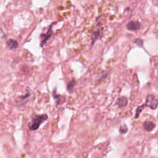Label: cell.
<instances>
[{"label":"cell","mask_w":158,"mask_h":158,"mask_svg":"<svg viewBox=\"0 0 158 158\" xmlns=\"http://www.w3.org/2000/svg\"><path fill=\"white\" fill-rule=\"evenodd\" d=\"M135 43H136L137 46H143V41L142 40H140V39H136V40H135Z\"/></svg>","instance_id":"obj_13"},{"label":"cell","mask_w":158,"mask_h":158,"mask_svg":"<svg viewBox=\"0 0 158 158\" xmlns=\"http://www.w3.org/2000/svg\"><path fill=\"white\" fill-rule=\"evenodd\" d=\"M128 103V99L125 97H119L117 100V102H116V104L119 106V108H123L125 107V106Z\"/></svg>","instance_id":"obj_9"},{"label":"cell","mask_w":158,"mask_h":158,"mask_svg":"<svg viewBox=\"0 0 158 158\" xmlns=\"http://www.w3.org/2000/svg\"><path fill=\"white\" fill-rule=\"evenodd\" d=\"M141 23L139 21H130L129 23H127L126 28L128 30L130 31H135L138 30L140 29Z\"/></svg>","instance_id":"obj_4"},{"label":"cell","mask_w":158,"mask_h":158,"mask_svg":"<svg viewBox=\"0 0 158 158\" xmlns=\"http://www.w3.org/2000/svg\"><path fill=\"white\" fill-rule=\"evenodd\" d=\"M119 133L120 134H125V133H127V131H128V127H127V126L125 124L122 125V126L120 127V128H119Z\"/></svg>","instance_id":"obj_11"},{"label":"cell","mask_w":158,"mask_h":158,"mask_svg":"<svg viewBox=\"0 0 158 158\" xmlns=\"http://www.w3.org/2000/svg\"><path fill=\"white\" fill-rule=\"evenodd\" d=\"M102 35V28L99 26L94 31H93L92 35H91V40H92V43H91V46L95 43L96 40L100 38V36Z\"/></svg>","instance_id":"obj_6"},{"label":"cell","mask_w":158,"mask_h":158,"mask_svg":"<svg viewBox=\"0 0 158 158\" xmlns=\"http://www.w3.org/2000/svg\"><path fill=\"white\" fill-rule=\"evenodd\" d=\"M29 96H30V94H29V93H27V94H26V95H23V96H20V97H19V100H20L21 103H23V100H26V99H28L29 97Z\"/></svg>","instance_id":"obj_12"},{"label":"cell","mask_w":158,"mask_h":158,"mask_svg":"<svg viewBox=\"0 0 158 158\" xmlns=\"http://www.w3.org/2000/svg\"><path fill=\"white\" fill-rule=\"evenodd\" d=\"M143 129L145 130L147 132H151L153 129L155 128L156 125H155L154 123L151 121H145L143 124Z\"/></svg>","instance_id":"obj_8"},{"label":"cell","mask_w":158,"mask_h":158,"mask_svg":"<svg viewBox=\"0 0 158 158\" xmlns=\"http://www.w3.org/2000/svg\"><path fill=\"white\" fill-rule=\"evenodd\" d=\"M6 46H7L8 49H15L18 48L19 43L15 40L9 39V40H8V41L6 42Z\"/></svg>","instance_id":"obj_7"},{"label":"cell","mask_w":158,"mask_h":158,"mask_svg":"<svg viewBox=\"0 0 158 158\" xmlns=\"http://www.w3.org/2000/svg\"><path fill=\"white\" fill-rule=\"evenodd\" d=\"M48 119V117L46 114H43V115H37L34 116L33 118L32 122L30 123H29V129L30 131H36V130L38 129L40 127V125L43 123V122L46 121Z\"/></svg>","instance_id":"obj_2"},{"label":"cell","mask_w":158,"mask_h":158,"mask_svg":"<svg viewBox=\"0 0 158 158\" xmlns=\"http://www.w3.org/2000/svg\"><path fill=\"white\" fill-rule=\"evenodd\" d=\"M150 108L152 110H155L158 106V100L154 97L153 95H148L146 99V102L144 104L141 105V106H138L137 109L136 110V115H135V118L137 119L139 117V114L142 112L144 107Z\"/></svg>","instance_id":"obj_1"},{"label":"cell","mask_w":158,"mask_h":158,"mask_svg":"<svg viewBox=\"0 0 158 158\" xmlns=\"http://www.w3.org/2000/svg\"><path fill=\"white\" fill-rule=\"evenodd\" d=\"M76 85V80L74 79H72V80H70L68 83V85H67V89L68 90L69 93H72L73 90L74 89V86Z\"/></svg>","instance_id":"obj_10"},{"label":"cell","mask_w":158,"mask_h":158,"mask_svg":"<svg viewBox=\"0 0 158 158\" xmlns=\"http://www.w3.org/2000/svg\"><path fill=\"white\" fill-rule=\"evenodd\" d=\"M55 24V23H53L50 26H49L48 29L46 30V32L45 33H42L40 35V47H43V46L46 45V43H47L48 40L53 36L54 35V32H53V29H52V26Z\"/></svg>","instance_id":"obj_3"},{"label":"cell","mask_w":158,"mask_h":158,"mask_svg":"<svg viewBox=\"0 0 158 158\" xmlns=\"http://www.w3.org/2000/svg\"><path fill=\"white\" fill-rule=\"evenodd\" d=\"M53 97H54V99L55 100L56 105H57V106L61 104V103H63L65 101L64 97L63 96H60V94H57L56 89H54V90L53 91Z\"/></svg>","instance_id":"obj_5"}]
</instances>
